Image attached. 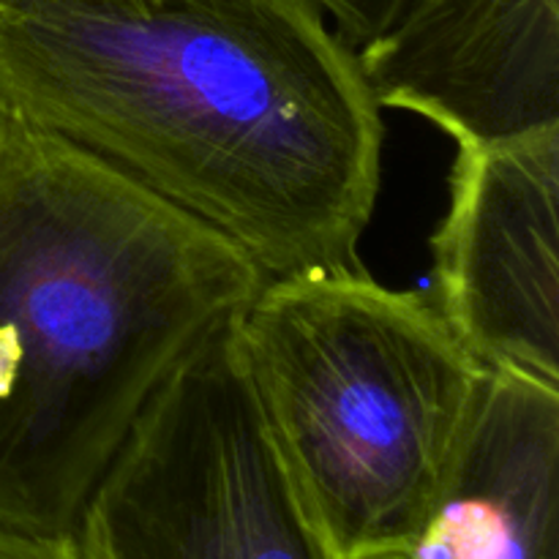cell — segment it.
<instances>
[{"label": "cell", "instance_id": "cell-1", "mask_svg": "<svg viewBox=\"0 0 559 559\" xmlns=\"http://www.w3.org/2000/svg\"><path fill=\"white\" fill-rule=\"evenodd\" d=\"M0 104L265 276L364 265L385 126L311 0H0Z\"/></svg>", "mask_w": 559, "mask_h": 559}, {"label": "cell", "instance_id": "cell-2", "mask_svg": "<svg viewBox=\"0 0 559 559\" xmlns=\"http://www.w3.org/2000/svg\"><path fill=\"white\" fill-rule=\"evenodd\" d=\"M265 278L216 229L0 104V527L74 533L158 385Z\"/></svg>", "mask_w": 559, "mask_h": 559}, {"label": "cell", "instance_id": "cell-3", "mask_svg": "<svg viewBox=\"0 0 559 559\" xmlns=\"http://www.w3.org/2000/svg\"><path fill=\"white\" fill-rule=\"evenodd\" d=\"M267 435L338 559H413L486 369L360 267L267 276L233 317Z\"/></svg>", "mask_w": 559, "mask_h": 559}, {"label": "cell", "instance_id": "cell-4", "mask_svg": "<svg viewBox=\"0 0 559 559\" xmlns=\"http://www.w3.org/2000/svg\"><path fill=\"white\" fill-rule=\"evenodd\" d=\"M71 538L76 559H338L267 435L233 320L158 385Z\"/></svg>", "mask_w": 559, "mask_h": 559}, {"label": "cell", "instance_id": "cell-5", "mask_svg": "<svg viewBox=\"0 0 559 559\" xmlns=\"http://www.w3.org/2000/svg\"><path fill=\"white\" fill-rule=\"evenodd\" d=\"M435 309L469 358L559 388V123L459 145Z\"/></svg>", "mask_w": 559, "mask_h": 559}, {"label": "cell", "instance_id": "cell-6", "mask_svg": "<svg viewBox=\"0 0 559 559\" xmlns=\"http://www.w3.org/2000/svg\"><path fill=\"white\" fill-rule=\"evenodd\" d=\"M355 52L377 107L456 145L559 123V0H413Z\"/></svg>", "mask_w": 559, "mask_h": 559}, {"label": "cell", "instance_id": "cell-7", "mask_svg": "<svg viewBox=\"0 0 559 559\" xmlns=\"http://www.w3.org/2000/svg\"><path fill=\"white\" fill-rule=\"evenodd\" d=\"M413 559H559V388L486 371Z\"/></svg>", "mask_w": 559, "mask_h": 559}, {"label": "cell", "instance_id": "cell-8", "mask_svg": "<svg viewBox=\"0 0 559 559\" xmlns=\"http://www.w3.org/2000/svg\"><path fill=\"white\" fill-rule=\"evenodd\" d=\"M311 3L322 11L342 41L360 49L388 31L413 0H311Z\"/></svg>", "mask_w": 559, "mask_h": 559}, {"label": "cell", "instance_id": "cell-9", "mask_svg": "<svg viewBox=\"0 0 559 559\" xmlns=\"http://www.w3.org/2000/svg\"><path fill=\"white\" fill-rule=\"evenodd\" d=\"M0 559H76L71 535H27L0 527Z\"/></svg>", "mask_w": 559, "mask_h": 559}]
</instances>
